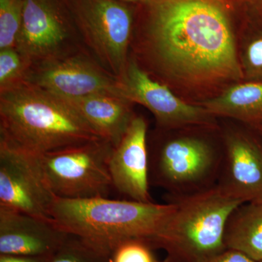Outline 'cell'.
Instances as JSON below:
<instances>
[{
	"label": "cell",
	"instance_id": "cell-1",
	"mask_svg": "<svg viewBox=\"0 0 262 262\" xmlns=\"http://www.w3.org/2000/svg\"><path fill=\"white\" fill-rule=\"evenodd\" d=\"M143 52L160 73L188 85L244 81L227 0H150Z\"/></svg>",
	"mask_w": 262,
	"mask_h": 262
},
{
	"label": "cell",
	"instance_id": "cell-2",
	"mask_svg": "<svg viewBox=\"0 0 262 262\" xmlns=\"http://www.w3.org/2000/svg\"><path fill=\"white\" fill-rule=\"evenodd\" d=\"M0 137L35 155L100 138L67 100L27 80L0 92Z\"/></svg>",
	"mask_w": 262,
	"mask_h": 262
},
{
	"label": "cell",
	"instance_id": "cell-3",
	"mask_svg": "<svg viewBox=\"0 0 262 262\" xmlns=\"http://www.w3.org/2000/svg\"><path fill=\"white\" fill-rule=\"evenodd\" d=\"M175 204L112 200L104 196L67 199L56 196L51 208L53 223L110 255L131 239L151 241L173 212Z\"/></svg>",
	"mask_w": 262,
	"mask_h": 262
},
{
	"label": "cell",
	"instance_id": "cell-4",
	"mask_svg": "<svg viewBox=\"0 0 262 262\" xmlns=\"http://www.w3.org/2000/svg\"><path fill=\"white\" fill-rule=\"evenodd\" d=\"M168 202L175 208L151 244L165 250L169 262H204L227 249V220L244 203L216 185Z\"/></svg>",
	"mask_w": 262,
	"mask_h": 262
},
{
	"label": "cell",
	"instance_id": "cell-5",
	"mask_svg": "<svg viewBox=\"0 0 262 262\" xmlns=\"http://www.w3.org/2000/svg\"><path fill=\"white\" fill-rule=\"evenodd\" d=\"M148 151L150 185L164 189L168 200L216 185L224 146L220 149L209 137L194 133L174 135Z\"/></svg>",
	"mask_w": 262,
	"mask_h": 262
},
{
	"label": "cell",
	"instance_id": "cell-6",
	"mask_svg": "<svg viewBox=\"0 0 262 262\" xmlns=\"http://www.w3.org/2000/svg\"><path fill=\"white\" fill-rule=\"evenodd\" d=\"M114 146L101 138L37 155L52 192L67 199L104 196L113 189L108 163Z\"/></svg>",
	"mask_w": 262,
	"mask_h": 262
},
{
	"label": "cell",
	"instance_id": "cell-7",
	"mask_svg": "<svg viewBox=\"0 0 262 262\" xmlns=\"http://www.w3.org/2000/svg\"><path fill=\"white\" fill-rule=\"evenodd\" d=\"M70 8L84 42L110 74L126 68L134 10L122 0H70Z\"/></svg>",
	"mask_w": 262,
	"mask_h": 262
},
{
	"label": "cell",
	"instance_id": "cell-8",
	"mask_svg": "<svg viewBox=\"0 0 262 262\" xmlns=\"http://www.w3.org/2000/svg\"><path fill=\"white\" fill-rule=\"evenodd\" d=\"M56 198L37 155L0 137V208L52 220Z\"/></svg>",
	"mask_w": 262,
	"mask_h": 262
},
{
	"label": "cell",
	"instance_id": "cell-9",
	"mask_svg": "<svg viewBox=\"0 0 262 262\" xmlns=\"http://www.w3.org/2000/svg\"><path fill=\"white\" fill-rule=\"evenodd\" d=\"M119 80L123 98L149 110L161 129L216 127V117L202 105L190 104L177 97L166 85L153 80L133 58H129Z\"/></svg>",
	"mask_w": 262,
	"mask_h": 262
},
{
	"label": "cell",
	"instance_id": "cell-10",
	"mask_svg": "<svg viewBox=\"0 0 262 262\" xmlns=\"http://www.w3.org/2000/svg\"><path fill=\"white\" fill-rule=\"evenodd\" d=\"M35 66L27 81L58 97L75 99L112 94L123 98L119 79L85 57L67 54Z\"/></svg>",
	"mask_w": 262,
	"mask_h": 262
},
{
	"label": "cell",
	"instance_id": "cell-11",
	"mask_svg": "<svg viewBox=\"0 0 262 262\" xmlns=\"http://www.w3.org/2000/svg\"><path fill=\"white\" fill-rule=\"evenodd\" d=\"M66 10L61 0H24L15 48L32 67L67 54L72 28Z\"/></svg>",
	"mask_w": 262,
	"mask_h": 262
},
{
	"label": "cell",
	"instance_id": "cell-12",
	"mask_svg": "<svg viewBox=\"0 0 262 262\" xmlns=\"http://www.w3.org/2000/svg\"><path fill=\"white\" fill-rule=\"evenodd\" d=\"M223 162L216 186L246 202L262 198V143L241 129L228 127L222 134Z\"/></svg>",
	"mask_w": 262,
	"mask_h": 262
},
{
	"label": "cell",
	"instance_id": "cell-13",
	"mask_svg": "<svg viewBox=\"0 0 262 262\" xmlns=\"http://www.w3.org/2000/svg\"><path fill=\"white\" fill-rule=\"evenodd\" d=\"M148 125L136 116L110 156L108 168L113 189L131 201L151 203L149 193Z\"/></svg>",
	"mask_w": 262,
	"mask_h": 262
},
{
	"label": "cell",
	"instance_id": "cell-14",
	"mask_svg": "<svg viewBox=\"0 0 262 262\" xmlns=\"http://www.w3.org/2000/svg\"><path fill=\"white\" fill-rule=\"evenodd\" d=\"M69 236L52 220L0 208V254L48 258Z\"/></svg>",
	"mask_w": 262,
	"mask_h": 262
},
{
	"label": "cell",
	"instance_id": "cell-15",
	"mask_svg": "<svg viewBox=\"0 0 262 262\" xmlns=\"http://www.w3.org/2000/svg\"><path fill=\"white\" fill-rule=\"evenodd\" d=\"M64 99V98H63ZM101 139L116 146L136 116L132 103L112 94H95L65 99Z\"/></svg>",
	"mask_w": 262,
	"mask_h": 262
},
{
	"label": "cell",
	"instance_id": "cell-16",
	"mask_svg": "<svg viewBox=\"0 0 262 262\" xmlns=\"http://www.w3.org/2000/svg\"><path fill=\"white\" fill-rule=\"evenodd\" d=\"M202 106L215 117L234 119L252 127L262 125V82L234 83Z\"/></svg>",
	"mask_w": 262,
	"mask_h": 262
},
{
	"label": "cell",
	"instance_id": "cell-17",
	"mask_svg": "<svg viewBox=\"0 0 262 262\" xmlns=\"http://www.w3.org/2000/svg\"><path fill=\"white\" fill-rule=\"evenodd\" d=\"M224 241L227 249L261 261L262 198L246 202L234 210L226 225Z\"/></svg>",
	"mask_w": 262,
	"mask_h": 262
},
{
	"label": "cell",
	"instance_id": "cell-18",
	"mask_svg": "<svg viewBox=\"0 0 262 262\" xmlns=\"http://www.w3.org/2000/svg\"><path fill=\"white\" fill-rule=\"evenodd\" d=\"M239 59L244 81L262 82V20L249 18Z\"/></svg>",
	"mask_w": 262,
	"mask_h": 262
},
{
	"label": "cell",
	"instance_id": "cell-19",
	"mask_svg": "<svg viewBox=\"0 0 262 262\" xmlns=\"http://www.w3.org/2000/svg\"><path fill=\"white\" fill-rule=\"evenodd\" d=\"M32 67L16 48L0 49V92L27 81Z\"/></svg>",
	"mask_w": 262,
	"mask_h": 262
},
{
	"label": "cell",
	"instance_id": "cell-20",
	"mask_svg": "<svg viewBox=\"0 0 262 262\" xmlns=\"http://www.w3.org/2000/svg\"><path fill=\"white\" fill-rule=\"evenodd\" d=\"M46 262H110V255L88 244L83 239L69 236L61 247Z\"/></svg>",
	"mask_w": 262,
	"mask_h": 262
},
{
	"label": "cell",
	"instance_id": "cell-21",
	"mask_svg": "<svg viewBox=\"0 0 262 262\" xmlns=\"http://www.w3.org/2000/svg\"><path fill=\"white\" fill-rule=\"evenodd\" d=\"M24 0H0V49L15 47Z\"/></svg>",
	"mask_w": 262,
	"mask_h": 262
},
{
	"label": "cell",
	"instance_id": "cell-22",
	"mask_svg": "<svg viewBox=\"0 0 262 262\" xmlns=\"http://www.w3.org/2000/svg\"><path fill=\"white\" fill-rule=\"evenodd\" d=\"M152 245L141 239L124 241L110 253V262H159L153 251Z\"/></svg>",
	"mask_w": 262,
	"mask_h": 262
},
{
	"label": "cell",
	"instance_id": "cell-23",
	"mask_svg": "<svg viewBox=\"0 0 262 262\" xmlns=\"http://www.w3.org/2000/svg\"><path fill=\"white\" fill-rule=\"evenodd\" d=\"M204 262H256L244 253L235 250L225 249V251L208 258Z\"/></svg>",
	"mask_w": 262,
	"mask_h": 262
},
{
	"label": "cell",
	"instance_id": "cell-24",
	"mask_svg": "<svg viewBox=\"0 0 262 262\" xmlns=\"http://www.w3.org/2000/svg\"><path fill=\"white\" fill-rule=\"evenodd\" d=\"M250 18L262 20V0H239Z\"/></svg>",
	"mask_w": 262,
	"mask_h": 262
},
{
	"label": "cell",
	"instance_id": "cell-25",
	"mask_svg": "<svg viewBox=\"0 0 262 262\" xmlns=\"http://www.w3.org/2000/svg\"><path fill=\"white\" fill-rule=\"evenodd\" d=\"M48 258L0 254V262H46Z\"/></svg>",
	"mask_w": 262,
	"mask_h": 262
},
{
	"label": "cell",
	"instance_id": "cell-26",
	"mask_svg": "<svg viewBox=\"0 0 262 262\" xmlns=\"http://www.w3.org/2000/svg\"><path fill=\"white\" fill-rule=\"evenodd\" d=\"M122 1L125 2V3H128V4H140L144 5L146 3H149L150 0H122Z\"/></svg>",
	"mask_w": 262,
	"mask_h": 262
},
{
	"label": "cell",
	"instance_id": "cell-27",
	"mask_svg": "<svg viewBox=\"0 0 262 262\" xmlns=\"http://www.w3.org/2000/svg\"><path fill=\"white\" fill-rule=\"evenodd\" d=\"M253 128H255V130L257 131L258 134L262 137V125H256V126H253Z\"/></svg>",
	"mask_w": 262,
	"mask_h": 262
},
{
	"label": "cell",
	"instance_id": "cell-28",
	"mask_svg": "<svg viewBox=\"0 0 262 262\" xmlns=\"http://www.w3.org/2000/svg\"><path fill=\"white\" fill-rule=\"evenodd\" d=\"M260 262H262V260H261V261H260Z\"/></svg>",
	"mask_w": 262,
	"mask_h": 262
},
{
	"label": "cell",
	"instance_id": "cell-29",
	"mask_svg": "<svg viewBox=\"0 0 262 262\" xmlns=\"http://www.w3.org/2000/svg\"></svg>",
	"mask_w": 262,
	"mask_h": 262
}]
</instances>
